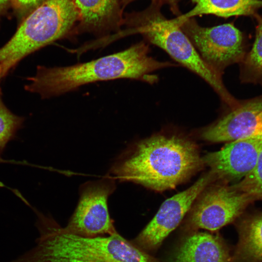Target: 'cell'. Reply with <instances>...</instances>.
Here are the masks:
<instances>
[{
    "instance_id": "obj_1",
    "label": "cell",
    "mask_w": 262,
    "mask_h": 262,
    "mask_svg": "<svg viewBox=\"0 0 262 262\" xmlns=\"http://www.w3.org/2000/svg\"><path fill=\"white\" fill-rule=\"evenodd\" d=\"M204 164L197 146L176 134L154 135L136 143L117 158L110 175L162 192L187 180Z\"/></svg>"
},
{
    "instance_id": "obj_2",
    "label": "cell",
    "mask_w": 262,
    "mask_h": 262,
    "mask_svg": "<svg viewBox=\"0 0 262 262\" xmlns=\"http://www.w3.org/2000/svg\"><path fill=\"white\" fill-rule=\"evenodd\" d=\"M149 52V44L142 41L122 51L84 63L65 66H39L35 75L28 79L25 88L48 98L98 81L130 79L152 84L158 80L153 72L178 66L158 61Z\"/></svg>"
},
{
    "instance_id": "obj_3",
    "label": "cell",
    "mask_w": 262,
    "mask_h": 262,
    "mask_svg": "<svg viewBox=\"0 0 262 262\" xmlns=\"http://www.w3.org/2000/svg\"><path fill=\"white\" fill-rule=\"evenodd\" d=\"M35 246L17 262H159L117 232L85 237L66 231L50 216L37 213Z\"/></svg>"
},
{
    "instance_id": "obj_4",
    "label": "cell",
    "mask_w": 262,
    "mask_h": 262,
    "mask_svg": "<svg viewBox=\"0 0 262 262\" xmlns=\"http://www.w3.org/2000/svg\"><path fill=\"white\" fill-rule=\"evenodd\" d=\"M163 5L160 2L151 1L143 11L124 14L123 26L125 29L113 34V40L141 34L145 41L160 48L180 65L204 80L227 107H235L238 100L227 89L222 78L203 62L175 19H168L162 13Z\"/></svg>"
},
{
    "instance_id": "obj_5",
    "label": "cell",
    "mask_w": 262,
    "mask_h": 262,
    "mask_svg": "<svg viewBox=\"0 0 262 262\" xmlns=\"http://www.w3.org/2000/svg\"><path fill=\"white\" fill-rule=\"evenodd\" d=\"M79 18L73 0H46L19 23L15 34L0 48L4 75L29 54L74 36Z\"/></svg>"
},
{
    "instance_id": "obj_6",
    "label": "cell",
    "mask_w": 262,
    "mask_h": 262,
    "mask_svg": "<svg viewBox=\"0 0 262 262\" xmlns=\"http://www.w3.org/2000/svg\"><path fill=\"white\" fill-rule=\"evenodd\" d=\"M174 19L203 62L220 77L229 66L239 64L246 53L243 33L233 23L204 27L194 17L179 15Z\"/></svg>"
},
{
    "instance_id": "obj_7",
    "label": "cell",
    "mask_w": 262,
    "mask_h": 262,
    "mask_svg": "<svg viewBox=\"0 0 262 262\" xmlns=\"http://www.w3.org/2000/svg\"><path fill=\"white\" fill-rule=\"evenodd\" d=\"M115 188V179L110 174L82 184L77 207L64 229L90 237L116 233L108 206V197Z\"/></svg>"
},
{
    "instance_id": "obj_8",
    "label": "cell",
    "mask_w": 262,
    "mask_h": 262,
    "mask_svg": "<svg viewBox=\"0 0 262 262\" xmlns=\"http://www.w3.org/2000/svg\"><path fill=\"white\" fill-rule=\"evenodd\" d=\"M215 178L210 171L188 189L166 199L154 217L132 242L146 251L158 248Z\"/></svg>"
},
{
    "instance_id": "obj_9",
    "label": "cell",
    "mask_w": 262,
    "mask_h": 262,
    "mask_svg": "<svg viewBox=\"0 0 262 262\" xmlns=\"http://www.w3.org/2000/svg\"><path fill=\"white\" fill-rule=\"evenodd\" d=\"M208 187L192 206L189 221L195 228L218 230L236 219L253 201L233 186Z\"/></svg>"
},
{
    "instance_id": "obj_10",
    "label": "cell",
    "mask_w": 262,
    "mask_h": 262,
    "mask_svg": "<svg viewBox=\"0 0 262 262\" xmlns=\"http://www.w3.org/2000/svg\"><path fill=\"white\" fill-rule=\"evenodd\" d=\"M262 150V131L228 143L222 149L207 154L204 164L225 181L242 180L254 168Z\"/></svg>"
},
{
    "instance_id": "obj_11",
    "label": "cell",
    "mask_w": 262,
    "mask_h": 262,
    "mask_svg": "<svg viewBox=\"0 0 262 262\" xmlns=\"http://www.w3.org/2000/svg\"><path fill=\"white\" fill-rule=\"evenodd\" d=\"M262 131V95L241 100L240 105L205 128L203 139L211 142H231Z\"/></svg>"
},
{
    "instance_id": "obj_12",
    "label": "cell",
    "mask_w": 262,
    "mask_h": 262,
    "mask_svg": "<svg viewBox=\"0 0 262 262\" xmlns=\"http://www.w3.org/2000/svg\"><path fill=\"white\" fill-rule=\"evenodd\" d=\"M79 14L74 35L83 33L98 39L117 33L123 24L121 0H73Z\"/></svg>"
},
{
    "instance_id": "obj_13",
    "label": "cell",
    "mask_w": 262,
    "mask_h": 262,
    "mask_svg": "<svg viewBox=\"0 0 262 262\" xmlns=\"http://www.w3.org/2000/svg\"><path fill=\"white\" fill-rule=\"evenodd\" d=\"M173 262H231V258L227 247L219 237L197 232L183 240Z\"/></svg>"
},
{
    "instance_id": "obj_14",
    "label": "cell",
    "mask_w": 262,
    "mask_h": 262,
    "mask_svg": "<svg viewBox=\"0 0 262 262\" xmlns=\"http://www.w3.org/2000/svg\"><path fill=\"white\" fill-rule=\"evenodd\" d=\"M238 231L239 241L231 262H262V213L244 219Z\"/></svg>"
},
{
    "instance_id": "obj_15",
    "label": "cell",
    "mask_w": 262,
    "mask_h": 262,
    "mask_svg": "<svg viewBox=\"0 0 262 262\" xmlns=\"http://www.w3.org/2000/svg\"><path fill=\"white\" fill-rule=\"evenodd\" d=\"M195 6L180 16L183 18L213 15L223 18L233 16H255L262 8V0H191Z\"/></svg>"
},
{
    "instance_id": "obj_16",
    "label": "cell",
    "mask_w": 262,
    "mask_h": 262,
    "mask_svg": "<svg viewBox=\"0 0 262 262\" xmlns=\"http://www.w3.org/2000/svg\"><path fill=\"white\" fill-rule=\"evenodd\" d=\"M257 21L255 38L250 50L239 64L242 83L262 84V16H254Z\"/></svg>"
},
{
    "instance_id": "obj_17",
    "label": "cell",
    "mask_w": 262,
    "mask_h": 262,
    "mask_svg": "<svg viewBox=\"0 0 262 262\" xmlns=\"http://www.w3.org/2000/svg\"><path fill=\"white\" fill-rule=\"evenodd\" d=\"M232 186L247 195L253 201L262 199V150L252 170Z\"/></svg>"
},
{
    "instance_id": "obj_18",
    "label": "cell",
    "mask_w": 262,
    "mask_h": 262,
    "mask_svg": "<svg viewBox=\"0 0 262 262\" xmlns=\"http://www.w3.org/2000/svg\"><path fill=\"white\" fill-rule=\"evenodd\" d=\"M23 119L10 111L0 99V153L19 128Z\"/></svg>"
},
{
    "instance_id": "obj_19",
    "label": "cell",
    "mask_w": 262,
    "mask_h": 262,
    "mask_svg": "<svg viewBox=\"0 0 262 262\" xmlns=\"http://www.w3.org/2000/svg\"><path fill=\"white\" fill-rule=\"evenodd\" d=\"M46 0H10L11 8L20 23L29 14Z\"/></svg>"
},
{
    "instance_id": "obj_20",
    "label": "cell",
    "mask_w": 262,
    "mask_h": 262,
    "mask_svg": "<svg viewBox=\"0 0 262 262\" xmlns=\"http://www.w3.org/2000/svg\"><path fill=\"white\" fill-rule=\"evenodd\" d=\"M136 0H121V3L123 10L130 3ZM151 1H158L163 5L167 4L170 7L171 11L177 16L181 15L179 10L178 3L179 0H151Z\"/></svg>"
},
{
    "instance_id": "obj_21",
    "label": "cell",
    "mask_w": 262,
    "mask_h": 262,
    "mask_svg": "<svg viewBox=\"0 0 262 262\" xmlns=\"http://www.w3.org/2000/svg\"><path fill=\"white\" fill-rule=\"evenodd\" d=\"M10 8V0H0V19L7 14Z\"/></svg>"
},
{
    "instance_id": "obj_22",
    "label": "cell",
    "mask_w": 262,
    "mask_h": 262,
    "mask_svg": "<svg viewBox=\"0 0 262 262\" xmlns=\"http://www.w3.org/2000/svg\"><path fill=\"white\" fill-rule=\"evenodd\" d=\"M4 76H5L4 73H3V69L1 66L0 65V81L1 80V79L4 77Z\"/></svg>"
}]
</instances>
